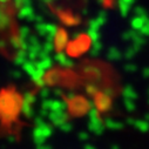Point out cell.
Instances as JSON below:
<instances>
[{"instance_id":"6da1fadb","label":"cell","mask_w":149,"mask_h":149,"mask_svg":"<svg viewBox=\"0 0 149 149\" xmlns=\"http://www.w3.org/2000/svg\"><path fill=\"white\" fill-rule=\"evenodd\" d=\"M21 108V99L12 89L0 91V121L3 123H11L18 116Z\"/></svg>"}]
</instances>
